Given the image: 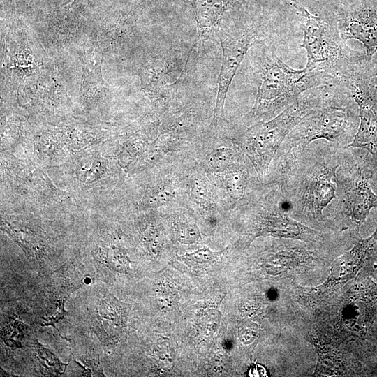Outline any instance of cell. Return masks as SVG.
Returning a JSON list of instances; mask_svg holds the SVG:
<instances>
[{"instance_id":"ba28073f","label":"cell","mask_w":377,"mask_h":377,"mask_svg":"<svg viewBox=\"0 0 377 377\" xmlns=\"http://www.w3.org/2000/svg\"><path fill=\"white\" fill-rule=\"evenodd\" d=\"M337 28L346 40L355 39L361 42L366 55L371 59L377 52V7L362 1L343 6L329 20Z\"/></svg>"},{"instance_id":"5bb4252c","label":"cell","mask_w":377,"mask_h":377,"mask_svg":"<svg viewBox=\"0 0 377 377\" xmlns=\"http://www.w3.org/2000/svg\"><path fill=\"white\" fill-rule=\"evenodd\" d=\"M37 355V361L40 368L45 373L50 375H58L62 370L63 364L55 358L47 349L44 348L40 345L36 347Z\"/></svg>"},{"instance_id":"7c38bea8","label":"cell","mask_w":377,"mask_h":377,"mask_svg":"<svg viewBox=\"0 0 377 377\" xmlns=\"http://www.w3.org/2000/svg\"><path fill=\"white\" fill-rule=\"evenodd\" d=\"M232 0H194L197 43H204L215 31L220 17Z\"/></svg>"},{"instance_id":"8992f818","label":"cell","mask_w":377,"mask_h":377,"mask_svg":"<svg viewBox=\"0 0 377 377\" xmlns=\"http://www.w3.org/2000/svg\"><path fill=\"white\" fill-rule=\"evenodd\" d=\"M337 202L334 211L341 217L352 235L361 239L360 230L371 209L377 207L373 191L371 156L365 150L344 147L337 172Z\"/></svg>"},{"instance_id":"cb8c5ba5","label":"cell","mask_w":377,"mask_h":377,"mask_svg":"<svg viewBox=\"0 0 377 377\" xmlns=\"http://www.w3.org/2000/svg\"><path fill=\"white\" fill-rule=\"evenodd\" d=\"M371 98L377 112V84H374L371 90Z\"/></svg>"},{"instance_id":"ac0fdd59","label":"cell","mask_w":377,"mask_h":377,"mask_svg":"<svg viewBox=\"0 0 377 377\" xmlns=\"http://www.w3.org/2000/svg\"><path fill=\"white\" fill-rule=\"evenodd\" d=\"M175 188L171 186L165 185L149 196L147 199L146 205L151 207L165 205L175 197Z\"/></svg>"},{"instance_id":"e0dca14e","label":"cell","mask_w":377,"mask_h":377,"mask_svg":"<svg viewBox=\"0 0 377 377\" xmlns=\"http://www.w3.org/2000/svg\"><path fill=\"white\" fill-rule=\"evenodd\" d=\"M176 239L183 244H191L200 238L198 227L194 223H180L176 228Z\"/></svg>"},{"instance_id":"603a6c76","label":"cell","mask_w":377,"mask_h":377,"mask_svg":"<svg viewBox=\"0 0 377 377\" xmlns=\"http://www.w3.org/2000/svg\"><path fill=\"white\" fill-rule=\"evenodd\" d=\"M249 376H267V372L262 365L256 364L249 369Z\"/></svg>"},{"instance_id":"9c48e42d","label":"cell","mask_w":377,"mask_h":377,"mask_svg":"<svg viewBox=\"0 0 377 377\" xmlns=\"http://www.w3.org/2000/svg\"><path fill=\"white\" fill-rule=\"evenodd\" d=\"M376 253L377 228L370 237L356 240L350 251L334 260L323 288L334 287L353 279L362 267L373 260Z\"/></svg>"},{"instance_id":"4fadbf2b","label":"cell","mask_w":377,"mask_h":377,"mask_svg":"<svg viewBox=\"0 0 377 377\" xmlns=\"http://www.w3.org/2000/svg\"><path fill=\"white\" fill-rule=\"evenodd\" d=\"M249 174L244 167H238L228 172L224 179L229 197L234 200L242 198L249 183Z\"/></svg>"},{"instance_id":"d4e9b609","label":"cell","mask_w":377,"mask_h":377,"mask_svg":"<svg viewBox=\"0 0 377 377\" xmlns=\"http://www.w3.org/2000/svg\"><path fill=\"white\" fill-rule=\"evenodd\" d=\"M373 161V160H372ZM374 176L371 180L374 185L377 188V161H373Z\"/></svg>"},{"instance_id":"30bf717a","label":"cell","mask_w":377,"mask_h":377,"mask_svg":"<svg viewBox=\"0 0 377 377\" xmlns=\"http://www.w3.org/2000/svg\"><path fill=\"white\" fill-rule=\"evenodd\" d=\"M126 305L110 293L102 294L91 313V325L103 344H116L125 329Z\"/></svg>"},{"instance_id":"7402d4cb","label":"cell","mask_w":377,"mask_h":377,"mask_svg":"<svg viewBox=\"0 0 377 377\" xmlns=\"http://www.w3.org/2000/svg\"><path fill=\"white\" fill-rule=\"evenodd\" d=\"M144 243L148 251L154 256H158L162 247V238L158 229L151 228L144 234Z\"/></svg>"},{"instance_id":"9a60e30c","label":"cell","mask_w":377,"mask_h":377,"mask_svg":"<svg viewBox=\"0 0 377 377\" xmlns=\"http://www.w3.org/2000/svg\"><path fill=\"white\" fill-rule=\"evenodd\" d=\"M104 258L108 267L119 272L126 273L129 268L130 260L124 251L119 248H112L110 251L103 250Z\"/></svg>"},{"instance_id":"484cf974","label":"cell","mask_w":377,"mask_h":377,"mask_svg":"<svg viewBox=\"0 0 377 377\" xmlns=\"http://www.w3.org/2000/svg\"><path fill=\"white\" fill-rule=\"evenodd\" d=\"M373 57H374V60L371 59V61H372L374 68V71H375V73H376V77H377V52L373 55Z\"/></svg>"},{"instance_id":"2e32d148","label":"cell","mask_w":377,"mask_h":377,"mask_svg":"<svg viewBox=\"0 0 377 377\" xmlns=\"http://www.w3.org/2000/svg\"><path fill=\"white\" fill-rule=\"evenodd\" d=\"M222 252L223 251L214 252L207 247H203L192 253L182 256L181 259L189 265L200 266L210 262Z\"/></svg>"},{"instance_id":"52a82bcc","label":"cell","mask_w":377,"mask_h":377,"mask_svg":"<svg viewBox=\"0 0 377 377\" xmlns=\"http://www.w3.org/2000/svg\"><path fill=\"white\" fill-rule=\"evenodd\" d=\"M258 27L244 25L227 34H219L222 47V63L217 79V95L212 125L224 117V104L229 87L249 49L259 40Z\"/></svg>"},{"instance_id":"5b68a950","label":"cell","mask_w":377,"mask_h":377,"mask_svg":"<svg viewBox=\"0 0 377 377\" xmlns=\"http://www.w3.org/2000/svg\"><path fill=\"white\" fill-rule=\"evenodd\" d=\"M334 89L323 86L308 90L274 117L256 123L244 131L239 145L259 177L268 174L272 160L289 133L309 112L323 104Z\"/></svg>"},{"instance_id":"ffe728a7","label":"cell","mask_w":377,"mask_h":377,"mask_svg":"<svg viewBox=\"0 0 377 377\" xmlns=\"http://www.w3.org/2000/svg\"><path fill=\"white\" fill-rule=\"evenodd\" d=\"M192 200L198 206L205 208L210 205V197L205 184L201 180H195L191 186Z\"/></svg>"},{"instance_id":"4316f807","label":"cell","mask_w":377,"mask_h":377,"mask_svg":"<svg viewBox=\"0 0 377 377\" xmlns=\"http://www.w3.org/2000/svg\"><path fill=\"white\" fill-rule=\"evenodd\" d=\"M376 257H377V253H376V256H375L374 258H375Z\"/></svg>"},{"instance_id":"8fae6325","label":"cell","mask_w":377,"mask_h":377,"mask_svg":"<svg viewBox=\"0 0 377 377\" xmlns=\"http://www.w3.org/2000/svg\"><path fill=\"white\" fill-rule=\"evenodd\" d=\"M371 89L357 88L350 93L357 105L359 126L352 142L346 147L365 150L377 161V112L371 98Z\"/></svg>"},{"instance_id":"6da1fadb","label":"cell","mask_w":377,"mask_h":377,"mask_svg":"<svg viewBox=\"0 0 377 377\" xmlns=\"http://www.w3.org/2000/svg\"><path fill=\"white\" fill-rule=\"evenodd\" d=\"M343 150L326 140L316 142L290 166L276 174L274 181L290 204L292 217L305 225L328 223L323 211L337 202V172Z\"/></svg>"},{"instance_id":"44dd1931","label":"cell","mask_w":377,"mask_h":377,"mask_svg":"<svg viewBox=\"0 0 377 377\" xmlns=\"http://www.w3.org/2000/svg\"><path fill=\"white\" fill-rule=\"evenodd\" d=\"M239 159L241 156L230 148L217 149L211 155V162L219 167L232 164Z\"/></svg>"},{"instance_id":"277c9868","label":"cell","mask_w":377,"mask_h":377,"mask_svg":"<svg viewBox=\"0 0 377 377\" xmlns=\"http://www.w3.org/2000/svg\"><path fill=\"white\" fill-rule=\"evenodd\" d=\"M254 77L257 94L246 116L251 126L274 117L304 92L327 86L319 73L306 68L293 69L267 47L262 50L257 59Z\"/></svg>"},{"instance_id":"d6986e66","label":"cell","mask_w":377,"mask_h":377,"mask_svg":"<svg viewBox=\"0 0 377 377\" xmlns=\"http://www.w3.org/2000/svg\"><path fill=\"white\" fill-rule=\"evenodd\" d=\"M104 172L103 163L95 161L82 165L77 172L78 178L82 182H91L98 179Z\"/></svg>"},{"instance_id":"7a4b0ae2","label":"cell","mask_w":377,"mask_h":377,"mask_svg":"<svg viewBox=\"0 0 377 377\" xmlns=\"http://www.w3.org/2000/svg\"><path fill=\"white\" fill-rule=\"evenodd\" d=\"M359 121L357 104L346 90L336 87L327 100L304 116L287 135L274 156L279 160L276 172L294 163L316 140H325L340 148L347 147Z\"/></svg>"},{"instance_id":"3957f363","label":"cell","mask_w":377,"mask_h":377,"mask_svg":"<svg viewBox=\"0 0 377 377\" xmlns=\"http://www.w3.org/2000/svg\"><path fill=\"white\" fill-rule=\"evenodd\" d=\"M292 5L305 17L301 47L306 52V69L321 75L328 87L344 89L371 59L350 48L332 22L312 15L295 2Z\"/></svg>"}]
</instances>
